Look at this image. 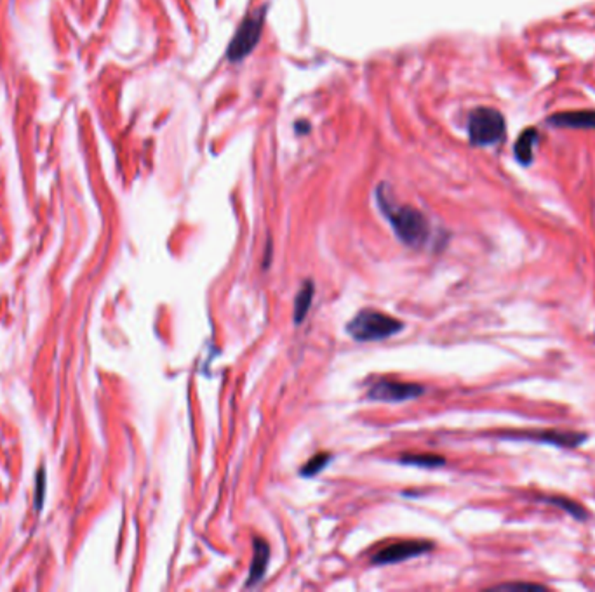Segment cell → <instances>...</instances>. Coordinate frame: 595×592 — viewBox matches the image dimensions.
<instances>
[{"instance_id": "cell-1", "label": "cell", "mask_w": 595, "mask_h": 592, "mask_svg": "<svg viewBox=\"0 0 595 592\" xmlns=\"http://www.w3.org/2000/svg\"><path fill=\"white\" fill-rule=\"evenodd\" d=\"M380 207L394 226L397 236L409 247H421L429 238V221L421 212L413 207H394L388 205L383 195H380Z\"/></svg>"}, {"instance_id": "cell-2", "label": "cell", "mask_w": 595, "mask_h": 592, "mask_svg": "<svg viewBox=\"0 0 595 592\" xmlns=\"http://www.w3.org/2000/svg\"><path fill=\"white\" fill-rule=\"evenodd\" d=\"M402 322L385 313L376 311V309H362L357 313L356 318L350 320L346 325V332L350 337L358 342H371L392 337L397 332L402 330Z\"/></svg>"}, {"instance_id": "cell-3", "label": "cell", "mask_w": 595, "mask_h": 592, "mask_svg": "<svg viewBox=\"0 0 595 592\" xmlns=\"http://www.w3.org/2000/svg\"><path fill=\"white\" fill-rule=\"evenodd\" d=\"M468 134L477 146H491L505 136V118L498 110L477 108L468 118Z\"/></svg>"}, {"instance_id": "cell-4", "label": "cell", "mask_w": 595, "mask_h": 592, "mask_svg": "<svg viewBox=\"0 0 595 592\" xmlns=\"http://www.w3.org/2000/svg\"><path fill=\"white\" fill-rule=\"evenodd\" d=\"M263 11L261 13L251 14L246 21L240 25L239 32L235 33L234 40H232L230 49H228V57L232 61L244 59L254 47H256L259 35H261L263 28Z\"/></svg>"}, {"instance_id": "cell-5", "label": "cell", "mask_w": 595, "mask_h": 592, "mask_svg": "<svg viewBox=\"0 0 595 592\" xmlns=\"http://www.w3.org/2000/svg\"><path fill=\"white\" fill-rule=\"evenodd\" d=\"M432 549L430 542L423 540H404L397 542V544L388 545V547L378 551L373 556V563L375 564H392L399 563V561L409 559V557H416L419 554H425Z\"/></svg>"}, {"instance_id": "cell-6", "label": "cell", "mask_w": 595, "mask_h": 592, "mask_svg": "<svg viewBox=\"0 0 595 592\" xmlns=\"http://www.w3.org/2000/svg\"><path fill=\"white\" fill-rule=\"evenodd\" d=\"M425 389L418 384H406V382L394 381H380L369 389V398L376 401H390V403H399V401L413 400L421 395Z\"/></svg>"}, {"instance_id": "cell-7", "label": "cell", "mask_w": 595, "mask_h": 592, "mask_svg": "<svg viewBox=\"0 0 595 592\" xmlns=\"http://www.w3.org/2000/svg\"><path fill=\"white\" fill-rule=\"evenodd\" d=\"M550 124L557 127L570 129H595V112L594 110H576V112L555 113L548 118Z\"/></svg>"}, {"instance_id": "cell-8", "label": "cell", "mask_w": 595, "mask_h": 592, "mask_svg": "<svg viewBox=\"0 0 595 592\" xmlns=\"http://www.w3.org/2000/svg\"><path fill=\"white\" fill-rule=\"evenodd\" d=\"M270 559V547L263 538H254V556L251 561L249 579H247V587H253L259 584L266 571V564Z\"/></svg>"}, {"instance_id": "cell-9", "label": "cell", "mask_w": 595, "mask_h": 592, "mask_svg": "<svg viewBox=\"0 0 595 592\" xmlns=\"http://www.w3.org/2000/svg\"><path fill=\"white\" fill-rule=\"evenodd\" d=\"M314 294H315V286H314V282L307 280L303 284V286L300 289V292L296 294V301H295V322L296 323H301L305 320V316H307L308 309H310L312 306V299H314Z\"/></svg>"}, {"instance_id": "cell-10", "label": "cell", "mask_w": 595, "mask_h": 592, "mask_svg": "<svg viewBox=\"0 0 595 592\" xmlns=\"http://www.w3.org/2000/svg\"><path fill=\"white\" fill-rule=\"evenodd\" d=\"M538 141V132L535 129H528L518 136L516 143V156L521 163L528 166L533 160V148H535Z\"/></svg>"}, {"instance_id": "cell-11", "label": "cell", "mask_w": 595, "mask_h": 592, "mask_svg": "<svg viewBox=\"0 0 595 592\" xmlns=\"http://www.w3.org/2000/svg\"><path fill=\"white\" fill-rule=\"evenodd\" d=\"M400 462L404 464H413L419 465V468H437V465L444 464V458L437 455H430V453H409V455H404L400 458Z\"/></svg>"}, {"instance_id": "cell-12", "label": "cell", "mask_w": 595, "mask_h": 592, "mask_svg": "<svg viewBox=\"0 0 595 592\" xmlns=\"http://www.w3.org/2000/svg\"><path fill=\"white\" fill-rule=\"evenodd\" d=\"M331 457L329 453H319V455L312 457L310 460L307 462V464L303 465V469H301V475L303 476H315L319 475L320 471H322L324 468H326L327 464L331 462Z\"/></svg>"}, {"instance_id": "cell-13", "label": "cell", "mask_w": 595, "mask_h": 592, "mask_svg": "<svg viewBox=\"0 0 595 592\" xmlns=\"http://www.w3.org/2000/svg\"><path fill=\"white\" fill-rule=\"evenodd\" d=\"M496 589H498V591H512V592H516V591H524V592L536 591V592H540V591H545V587L535 586V584H509V586H499V587H496Z\"/></svg>"}]
</instances>
